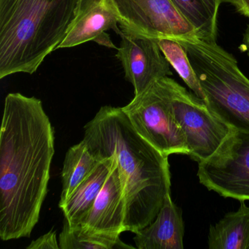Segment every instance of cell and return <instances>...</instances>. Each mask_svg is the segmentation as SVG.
<instances>
[{
  "label": "cell",
  "instance_id": "1",
  "mask_svg": "<svg viewBox=\"0 0 249 249\" xmlns=\"http://www.w3.org/2000/svg\"><path fill=\"white\" fill-rule=\"evenodd\" d=\"M54 130L41 100L5 97L0 131V238L31 235L48 193Z\"/></svg>",
  "mask_w": 249,
  "mask_h": 249
},
{
  "label": "cell",
  "instance_id": "2",
  "mask_svg": "<svg viewBox=\"0 0 249 249\" xmlns=\"http://www.w3.org/2000/svg\"><path fill=\"white\" fill-rule=\"evenodd\" d=\"M83 141L98 160H117L126 199L125 231L151 224L170 193L168 157L136 132L122 107L103 106L84 127Z\"/></svg>",
  "mask_w": 249,
  "mask_h": 249
},
{
  "label": "cell",
  "instance_id": "3",
  "mask_svg": "<svg viewBox=\"0 0 249 249\" xmlns=\"http://www.w3.org/2000/svg\"><path fill=\"white\" fill-rule=\"evenodd\" d=\"M79 0H0V78L33 74L58 49Z\"/></svg>",
  "mask_w": 249,
  "mask_h": 249
},
{
  "label": "cell",
  "instance_id": "4",
  "mask_svg": "<svg viewBox=\"0 0 249 249\" xmlns=\"http://www.w3.org/2000/svg\"><path fill=\"white\" fill-rule=\"evenodd\" d=\"M186 49L209 110L223 123L249 132V80L232 55L197 37L178 40Z\"/></svg>",
  "mask_w": 249,
  "mask_h": 249
},
{
  "label": "cell",
  "instance_id": "5",
  "mask_svg": "<svg viewBox=\"0 0 249 249\" xmlns=\"http://www.w3.org/2000/svg\"><path fill=\"white\" fill-rule=\"evenodd\" d=\"M171 81L161 78L122 108L136 132L160 152L189 155L184 133L173 115Z\"/></svg>",
  "mask_w": 249,
  "mask_h": 249
},
{
  "label": "cell",
  "instance_id": "6",
  "mask_svg": "<svg viewBox=\"0 0 249 249\" xmlns=\"http://www.w3.org/2000/svg\"><path fill=\"white\" fill-rule=\"evenodd\" d=\"M125 33L151 38L189 40L196 30L172 0H103Z\"/></svg>",
  "mask_w": 249,
  "mask_h": 249
},
{
  "label": "cell",
  "instance_id": "7",
  "mask_svg": "<svg viewBox=\"0 0 249 249\" xmlns=\"http://www.w3.org/2000/svg\"><path fill=\"white\" fill-rule=\"evenodd\" d=\"M201 184L226 198L249 200V132L231 129L216 151L198 163Z\"/></svg>",
  "mask_w": 249,
  "mask_h": 249
},
{
  "label": "cell",
  "instance_id": "8",
  "mask_svg": "<svg viewBox=\"0 0 249 249\" xmlns=\"http://www.w3.org/2000/svg\"><path fill=\"white\" fill-rule=\"evenodd\" d=\"M173 115L186 138L189 155L198 163L211 157L231 128L213 114L203 100L172 79Z\"/></svg>",
  "mask_w": 249,
  "mask_h": 249
},
{
  "label": "cell",
  "instance_id": "9",
  "mask_svg": "<svg viewBox=\"0 0 249 249\" xmlns=\"http://www.w3.org/2000/svg\"><path fill=\"white\" fill-rule=\"evenodd\" d=\"M120 36L116 57L122 63L125 78L133 86L135 96L145 92L161 78L172 75L170 64L157 39L124 31Z\"/></svg>",
  "mask_w": 249,
  "mask_h": 249
},
{
  "label": "cell",
  "instance_id": "10",
  "mask_svg": "<svg viewBox=\"0 0 249 249\" xmlns=\"http://www.w3.org/2000/svg\"><path fill=\"white\" fill-rule=\"evenodd\" d=\"M113 158L111 170L103 189L91 209L75 226L94 234L119 237L125 231L126 199L117 160Z\"/></svg>",
  "mask_w": 249,
  "mask_h": 249
},
{
  "label": "cell",
  "instance_id": "11",
  "mask_svg": "<svg viewBox=\"0 0 249 249\" xmlns=\"http://www.w3.org/2000/svg\"><path fill=\"white\" fill-rule=\"evenodd\" d=\"M184 222L181 210L167 194L154 221L135 233L139 249H183Z\"/></svg>",
  "mask_w": 249,
  "mask_h": 249
},
{
  "label": "cell",
  "instance_id": "12",
  "mask_svg": "<svg viewBox=\"0 0 249 249\" xmlns=\"http://www.w3.org/2000/svg\"><path fill=\"white\" fill-rule=\"evenodd\" d=\"M118 24L116 17L105 6L103 0H79L74 19L58 49L94 41L110 29L120 36L122 31Z\"/></svg>",
  "mask_w": 249,
  "mask_h": 249
},
{
  "label": "cell",
  "instance_id": "13",
  "mask_svg": "<svg viewBox=\"0 0 249 249\" xmlns=\"http://www.w3.org/2000/svg\"><path fill=\"white\" fill-rule=\"evenodd\" d=\"M113 160V157L101 160L93 171L72 192L68 200L59 206L71 227L77 225L91 209L110 174Z\"/></svg>",
  "mask_w": 249,
  "mask_h": 249
},
{
  "label": "cell",
  "instance_id": "14",
  "mask_svg": "<svg viewBox=\"0 0 249 249\" xmlns=\"http://www.w3.org/2000/svg\"><path fill=\"white\" fill-rule=\"evenodd\" d=\"M208 237L209 249H249V207L244 201L211 226Z\"/></svg>",
  "mask_w": 249,
  "mask_h": 249
},
{
  "label": "cell",
  "instance_id": "15",
  "mask_svg": "<svg viewBox=\"0 0 249 249\" xmlns=\"http://www.w3.org/2000/svg\"><path fill=\"white\" fill-rule=\"evenodd\" d=\"M183 18L193 26L202 41L216 40L217 16L222 0H172Z\"/></svg>",
  "mask_w": 249,
  "mask_h": 249
},
{
  "label": "cell",
  "instance_id": "16",
  "mask_svg": "<svg viewBox=\"0 0 249 249\" xmlns=\"http://www.w3.org/2000/svg\"><path fill=\"white\" fill-rule=\"evenodd\" d=\"M98 160L84 141L69 148L62 171V189L59 206L65 203L81 182L93 171Z\"/></svg>",
  "mask_w": 249,
  "mask_h": 249
},
{
  "label": "cell",
  "instance_id": "17",
  "mask_svg": "<svg viewBox=\"0 0 249 249\" xmlns=\"http://www.w3.org/2000/svg\"><path fill=\"white\" fill-rule=\"evenodd\" d=\"M59 243L61 249H133L123 243L119 237L89 232L78 226L71 227L65 218Z\"/></svg>",
  "mask_w": 249,
  "mask_h": 249
},
{
  "label": "cell",
  "instance_id": "18",
  "mask_svg": "<svg viewBox=\"0 0 249 249\" xmlns=\"http://www.w3.org/2000/svg\"><path fill=\"white\" fill-rule=\"evenodd\" d=\"M157 40L163 54L169 63L176 70L194 94L204 100L205 95L203 91L184 47L178 40L173 39L160 38Z\"/></svg>",
  "mask_w": 249,
  "mask_h": 249
},
{
  "label": "cell",
  "instance_id": "19",
  "mask_svg": "<svg viewBox=\"0 0 249 249\" xmlns=\"http://www.w3.org/2000/svg\"><path fill=\"white\" fill-rule=\"evenodd\" d=\"M27 249H59V241L56 237V231H52L40 236L37 240H33Z\"/></svg>",
  "mask_w": 249,
  "mask_h": 249
},
{
  "label": "cell",
  "instance_id": "20",
  "mask_svg": "<svg viewBox=\"0 0 249 249\" xmlns=\"http://www.w3.org/2000/svg\"><path fill=\"white\" fill-rule=\"evenodd\" d=\"M222 2L231 4L237 12L249 18V0H222Z\"/></svg>",
  "mask_w": 249,
  "mask_h": 249
},
{
  "label": "cell",
  "instance_id": "21",
  "mask_svg": "<svg viewBox=\"0 0 249 249\" xmlns=\"http://www.w3.org/2000/svg\"><path fill=\"white\" fill-rule=\"evenodd\" d=\"M94 41L98 43V44L106 46V47L107 48H111V49H116V50L118 49V48H116V46L113 45V43H112L111 39L109 37V35L107 34L106 32L102 33Z\"/></svg>",
  "mask_w": 249,
  "mask_h": 249
},
{
  "label": "cell",
  "instance_id": "22",
  "mask_svg": "<svg viewBox=\"0 0 249 249\" xmlns=\"http://www.w3.org/2000/svg\"><path fill=\"white\" fill-rule=\"evenodd\" d=\"M239 49L242 52H246L248 56H249V26H248L245 32L244 36H243V43Z\"/></svg>",
  "mask_w": 249,
  "mask_h": 249
}]
</instances>
